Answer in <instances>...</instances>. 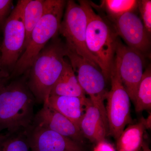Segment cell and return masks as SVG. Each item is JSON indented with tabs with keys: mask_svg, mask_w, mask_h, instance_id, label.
<instances>
[{
	"mask_svg": "<svg viewBox=\"0 0 151 151\" xmlns=\"http://www.w3.org/2000/svg\"><path fill=\"white\" fill-rule=\"evenodd\" d=\"M6 82L0 90V133L28 129L34 120L35 98L26 81Z\"/></svg>",
	"mask_w": 151,
	"mask_h": 151,
	"instance_id": "1",
	"label": "cell"
},
{
	"mask_svg": "<svg viewBox=\"0 0 151 151\" xmlns=\"http://www.w3.org/2000/svg\"><path fill=\"white\" fill-rule=\"evenodd\" d=\"M66 53L65 44L55 37L34 60L26 82L37 103L43 104L49 97L65 66Z\"/></svg>",
	"mask_w": 151,
	"mask_h": 151,
	"instance_id": "2",
	"label": "cell"
},
{
	"mask_svg": "<svg viewBox=\"0 0 151 151\" xmlns=\"http://www.w3.org/2000/svg\"><path fill=\"white\" fill-rule=\"evenodd\" d=\"M78 1L87 16L86 47L108 81L114 63L118 36L112 25L94 12L90 2Z\"/></svg>",
	"mask_w": 151,
	"mask_h": 151,
	"instance_id": "3",
	"label": "cell"
},
{
	"mask_svg": "<svg viewBox=\"0 0 151 151\" xmlns=\"http://www.w3.org/2000/svg\"><path fill=\"white\" fill-rule=\"evenodd\" d=\"M66 1L49 0L46 11L31 34L26 47L12 70L16 77L29 70L34 60L51 39L59 32Z\"/></svg>",
	"mask_w": 151,
	"mask_h": 151,
	"instance_id": "4",
	"label": "cell"
},
{
	"mask_svg": "<svg viewBox=\"0 0 151 151\" xmlns=\"http://www.w3.org/2000/svg\"><path fill=\"white\" fill-rule=\"evenodd\" d=\"M66 56L70 61L77 79L85 94L89 95L92 105L100 111L103 121L108 129L105 100L108 91L106 80L98 66L92 64L66 46Z\"/></svg>",
	"mask_w": 151,
	"mask_h": 151,
	"instance_id": "5",
	"label": "cell"
},
{
	"mask_svg": "<svg viewBox=\"0 0 151 151\" xmlns=\"http://www.w3.org/2000/svg\"><path fill=\"white\" fill-rule=\"evenodd\" d=\"M27 1H18L3 29L4 38L0 46V63L3 73L8 76L7 70L11 68L13 70L24 50L26 31L23 14Z\"/></svg>",
	"mask_w": 151,
	"mask_h": 151,
	"instance_id": "6",
	"label": "cell"
},
{
	"mask_svg": "<svg viewBox=\"0 0 151 151\" xmlns=\"http://www.w3.org/2000/svg\"><path fill=\"white\" fill-rule=\"evenodd\" d=\"M87 23V16L83 7L72 0L67 1L58 32L65 37L68 48L99 67L95 58L86 47Z\"/></svg>",
	"mask_w": 151,
	"mask_h": 151,
	"instance_id": "7",
	"label": "cell"
},
{
	"mask_svg": "<svg viewBox=\"0 0 151 151\" xmlns=\"http://www.w3.org/2000/svg\"><path fill=\"white\" fill-rule=\"evenodd\" d=\"M110 80L111 89L108 92L106 108L108 134L116 140L126 126L131 124L129 96L122 84L117 68L113 63Z\"/></svg>",
	"mask_w": 151,
	"mask_h": 151,
	"instance_id": "8",
	"label": "cell"
},
{
	"mask_svg": "<svg viewBox=\"0 0 151 151\" xmlns=\"http://www.w3.org/2000/svg\"><path fill=\"white\" fill-rule=\"evenodd\" d=\"M114 64L122 84L134 103L144 72V55L124 45L118 38Z\"/></svg>",
	"mask_w": 151,
	"mask_h": 151,
	"instance_id": "9",
	"label": "cell"
},
{
	"mask_svg": "<svg viewBox=\"0 0 151 151\" xmlns=\"http://www.w3.org/2000/svg\"><path fill=\"white\" fill-rule=\"evenodd\" d=\"M118 36L122 38L127 46L145 54L150 47V36L146 31L140 18L131 12L111 20Z\"/></svg>",
	"mask_w": 151,
	"mask_h": 151,
	"instance_id": "10",
	"label": "cell"
},
{
	"mask_svg": "<svg viewBox=\"0 0 151 151\" xmlns=\"http://www.w3.org/2000/svg\"><path fill=\"white\" fill-rule=\"evenodd\" d=\"M27 132L30 151H83L81 144L35 124Z\"/></svg>",
	"mask_w": 151,
	"mask_h": 151,
	"instance_id": "11",
	"label": "cell"
},
{
	"mask_svg": "<svg viewBox=\"0 0 151 151\" xmlns=\"http://www.w3.org/2000/svg\"><path fill=\"white\" fill-rule=\"evenodd\" d=\"M33 124L46 128L81 144L83 135L80 129L67 118L43 103L42 108L35 116Z\"/></svg>",
	"mask_w": 151,
	"mask_h": 151,
	"instance_id": "12",
	"label": "cell"
},
{
	"mask_svg": "<svg viewBox=\"0 0 151 151\" xmlns=\"http://www.w3.org/2000/svg\"><path fill=\"white\" fill-rule=\"evenodd\" d=\"M79 129L83 136L96 143L105 140L108 129L103 121L100 111L87 98L84 112L80 123Z\"/></svg>",
	"mask_w": 151,
	"mask_h": 151,
	"instance_id": "13",
	"label": "cell"
},
{
	"mask_svg": "<svg viewBox=\"0 0 151 151\" xmlns=\"http://www.w3.org/2000/svg\"><path fill=\"white\" fill-rule=\"evenodd\" d=\"M86 99V97L50 95L45 103L70 120L79 129V123L84 113Z\"/></svg>",
	"mask_w": 151,
	"mask_h": 151,
	"instance_id": "14",
	"label": "cell"
},
{
	"mask_svg": "<svg viewBox=\"0 0 151 151\" xmlns=\"http://www.w3.org/2000/svg\"><path fill=\"white\" fill-rule=\"evenodd\" d=\"M50 95L86 97L70 63H65L62 73L51 89Z\"/></svg>",
	"mask_w": 151,
	"mask_h": 151,
	"instance_id": "15",
	"label": "cell"
},
{
	"mask_svg": "<svg viewBox=\"0 0 151 151\" xmlns=\"http://www.w3.org/2000/svg\"><path fill=\"white\" fill-rule=\"evenodd\" d=\"M145 128L141 122L124 129L116 140V151H140Z\"/></svg>",
	"mask_w": 151,
	"mask_h": 151,
	"instance_id": "16",
	"label": "cell"
},
{
	"mask_svg": "<svg viewBox=\"0 0 151 151\" xmlns=\"http://www.w3.org/2000/svg\"><path fill=\"white\" fill-rule=\"evenodd\" d=\"M49 0H28L24 9L23 17L26 31L24 49L29 40L33 29L43 16Z\"/></svg>",
	"mask_w": 151,
	"mask_h": 151,
	"instance_id": "17",
	"label": "cell"
},
{
	"mask_svg": "<svg viewBox=\"0 0 151 151\" xmlns=\"http://www.w3.org/2000/svg\"><path fill=\"white\" fill-rule=\"evenodd\" d=\"M27 130L0 133V151H30Z\"/></svg>",
	"mask_w": 151,
	"mask_h": 151,
	"instance_id": "18",
	"label": "cell"
},
{
	"mask_svg": "<svg viewBox=\"0 0 151 151\" xmlns=\"http://www.w3.org/2000/svg\"><path fill=\"white\" fill-rule=\"evenodd\" d=\"M134 103L137 113L151 109V70L149 67L144 71L138 87Z\"/></svg>",
	"mask_w": 151,
	"mask_h": 151,
	"instance_id": "19",
	"label": "cell"
},
{
	"mask_svg": "<svg viewBox=\"0 0 151 151\" xmlns=\"http://www.w3.org/2000/svg\"><path fill=\"white\" fill-rule=\"evenodd\" d=\"M138 3L137 0H105L102 1L101 5L111 20L129 12H134L137 9Z\"/></svg>",
	"mask_w": 151,
	"mask_h": 151,
	"instance_id": "20",
	"label": "cell"
},
{
	"mask_svg": "<svg viewBox=\"0 0 151 151\" xmlns=\"http://www.w3.org/2000/svg\"><path fill=\"white\" fill-rule=\"evenodd\" d=\"M137 9L140 14L141 19L148 34L151 33V1L150 0L138 1Z\"/></svg>",
	"mask_w": 151,
	"mask_h": 151,
	"instance_id": "21",
	"label": "cell"
},
{
	"mask_svg": "<svg viewBox=\"0 0 151 151\" xmlns=\"http://www.w3.org/2000/svg\"><path fill=\"white\" fill-rule=\"evenodd\" d=\"M13 1L12 0H0V30H3L6 22L12 11Z\"/></svg>",
	"mask_w": 151,
	"mask_h": 151,
	"instance_id": "22",
	"label": "cell"
},
{
	"mask_svg": "<svg viewBox=\"0 0 151 151\" xmlns=\"http://www.w3.org/2000/svg\"><path fill=\"white\" fill-rule=\"evenodd\" d=\"M94 151H116V150L112 144L105 140L97 143Z\"/></svg>",
	"mask_w": 151,
	"mask_h": 151,
	"instance_id": "23",
	"label": "cell"
},
{
	"mask_svg": "<svg viewBox=\"0 0 151 151\" xmlns=\"http://www.w3.org/2000/svg\"><path fill=\"white\" fill-rule=\"evenodd\" d=\"M140 122H141L144 125L145 129H151V113L149 115L147 118H145L142 117L140 119Z\"/></svg>",
	"mask_w": 151,
	"mask_h": 151,
	"instance_id": "24",
	"label": "cell"
},
{
	"mask_svg": "<svg viewBox=\"0 0 151 151\" xmlns=\"http://www.w3.org/2000/svg\"><path fill=\"white\" fill-rule=\"evenodd\" d=\"M8 78L7 76L3 73L2 70L1 63H0V90H1V87L3 84L7 80V78Z\"/></svg>",
	"mask_w": 151,
	"mask_h": 151,
	"instance_id": "25",
	"label": "cell"
},
{
	"mask_svg": "<svg viewBox=\"0 0 151 151\" xmlns=\"http://www.w3.org/2000/svg\"><path fill=\"white\" fill-rule=\"evenodd\" d=\"M142 149V151H151L148 145L145 142H143Z\"/></svg>",
	"mask_w": 151,
	"mask_h": 151,
	"instance_id": "26",
	"label": "cell"
}]
</instances>
